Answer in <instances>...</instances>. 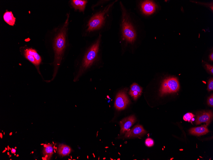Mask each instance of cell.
Here are the masks:
<instances>
[{
	"label": "cell",
	"mask_w": 213,
	"mask_h": 160,
	"mask_svg": "<svg viewBox=\"0 0 213 160\" xmlns=\"http://www.w3.org/2000/svg\"><path fill=\"white\" fill-rule=\"evenodd\" d=\"M117 160H120V158H118V159H117Z\"/></svg>",
	"instance_id": "cell-32"
},
{
	"label": "cell",
	"mask_w": 213,
	"mask_h": 160,
	"mask_svg": "<svg viewBox=\"0 0 213 160\" xmlns=\"http://www.w3.org/2000/svg\"><path fill=\"white\" fill-rule=\"evenodd\" d=\"M180 86L177 78L168 77L163 81L160 90V96L174 93L178 91Z\"/></svg>",
	"instance_id": "cell-5"
},
{
	"label": "cell",
	"mask_w": 213,
	"mask_h": 160,
	"mask_svg": "<svg viewBox=\"0 0 213 160\" xmlns=\"http://www.w3.org/2000/svg\"><path fill=\"white\" fill-rule=\"evenodd\" d=\"M129 94L132 97H133L134 100H136L138 99V98L139 96H140L141 95V94L139 93V92L136 91H134L133 92L130 91Z\"/></svg>",
	"instance_id": "cell-21"
},
{
	"label": "cell",
	"mask_w": 213,
	"mask_h": 160,
	"mask_svg": "<svg viewBox=\"0 0 213 160\" xmlns=\"http://www.w3.org/2000/svg\"><path fill=\"white\" fill-rule=\"evenodd\" d=\"M108 148V147H105V148Z\"/></svg>",
	"instance_id": "cell-34"
},
{
	"label": "cell",
	"mask_w": 213,
	"mask_h": 160,
	"mask_svg": "<svg viewBox=\"0 0 213 160\" xmlns=\"http://www.w3.org/2000/svg\"><path fill=\"white\" fill-rule=\"evenodd\" d=\"M1 138H2V134H1Z\"/></svg>",
	"instance_id": "cell-28"
},
{
	"label": "cell",
	"mask_w": 213,
	"mask_h": 160,
	"mask_svg": "<svg viewBox=\"0 0 213 160\" xmlns=\"http://www.w3.org/2000/svg\"><path fill=\"white\" fill-rule=\"evenodd\" d=\"M65 21L51 32V39L54 52L53 74L52 81L58 73L68 45V30L70 14L67 13Z\"/></svg>",
	"instance_id": "cell-2"
},
{
	"label": "cell",
	"mask_w": 213,
	"mask_h": 160,
	"mask_svg": "<svg viewBox=\"0 0 213 160\" xmlns=\"http://www.w3.org/2000/svg\"><path fill=\"white\" fill-rule=\"evenodd\" d=\"M93 155H94V157L95 158V155H94V153H93Z\"/></svg>",
	"instance_id": "cell-29"
},
{
	"label": "cell",
	"mask_w": 213,
	"mask_h": 160,
	"mask_svg": "<svg viewBox=\"0 0 213 160\" xmlns=\"http://www.w3.org/2000/svg\"><path fill=\"white\" fill-rule=\"evenodd\" d=\"M24 55L26 59L30 61L36 67H37L39 66L37 63L36 59L33 56L25 52H24Z\"/></svg>",
	"instance_id": "cell-18"
},
{
	"label": "cell",
	"mask_w": 213,
	"mask_h": 160,
	"mask_svg": "<svg viewBox=\"0 0 213 160\" xmlns=\"http://www.w3.org/2000/svg\"><path fill=\"white\" fill-rule=\"evenodd\" d=\"M146 133L142 126L138 125L134 127L131 130L126 133L125 137L129 138L138 137L143 135Z\"/></svg>",
	"instance_id": "cell-11"
},
{
	"label": "cell",
	"mask_w": 213,
	"mask_h": 160,
	"mask_svg": "<svg viewBox=\"0 0 213 160\" xmlns=\"http://www.w3.org/2000/svg\"><path fill=\"white\" fill-rule=\"evenodd\" d=\"M130 100L124 91H121L117 94L114 102V107L118 110L125 109L130 103Z\"/></svg>",
	"instance_id": "cell-6"
},
{
	"label": "cell",
	"mask_w": 213,
	"mask_h": 160,
	"mask_svg": "<svg viewBox=\"0 0 213 160\" xmlns=\"http://www.w3.org/2000/svg\"><path fill=\"white\" fill-rule=\"evenodd\" d=\"M88 157V156H87V158H88V159H89V157Z\"/></svg>",
	"instance_id": "cell-30"
},
{
	"label": "cell",
	"mask_w": 213,
	"mask_h": 160,
	"mask_svg": "<svg viewBox=\"0 0 213 160\" xmlns=\"http://www.w3.org/2000/svg\"><path fill=\"white\" fill-rule=\"evenodd\" d=\"M212 113L211 111L198 113L197 114L196 124H200L205 122L206 123V125L207 126L212 121Z\"/></svg>",
	"instance_id": "cell-9"
},
{
	"label": "cell",
	"mask_w": 213,
	"mask_h": 160,
	"mask_svg": "<svg viewBox=\"0 0 213 160\" xmlns=\"http://www.w3.org/2000/svg\"><path fill=\"white\" fill-rule=\"evenodd\" d=\"M207 90L208 92L213 90V79L212 78L210 79L208 82Z\"/></svg>",
	"instance_id": "cell-23"
},
{
	"label": "cell",
	"mask_w": 213,
	"mask_h": 160,
	"mask_svg": "<svg viewBox=\"0 0 213 160\" xmlns=\"http://www.w3.org/2000/svg\"><path fill=\"white\" fill-rule=\"evenodd\" d=\"M117 1H111L93 10L91 14L84 18L81 28L82 37L89 39L96 37L110 30L113 20V9Z\"/></svg>",
	"instance_id": "cell-1"
},
{
	"label": "cell",
	"mask_w": 213,
	"mask_h": 160,
	"mask_svg": "<svg viewBox=\"0 0 213 160\" xmlns=\"http://www.w3.org/2000/svg\"><path fill=\"white\" fill-rule=\"evenodd\" d=\"M102 35L100 34L92 41L86 42V46L76 61V75L74 81L96 65L99 60V52L102 42Z\"/></svg>",
	"instance_id": "cell-3"
},
{
	"label": "cell",
	"mask_w": 213,
	"mask_h": 160,
	"mask_svg": "<svg viewBox=\"0 0 213 160\" xmlns=\"http://www.w3.org/2000/svg\"><path fill=\"white\" fill-rule=\"evenodd\" d=\"M3 19L4 21L10 26H14L15 23L16 18L12 12H6L4 14Z\"/></svg>",
	"instance_id": "cell-13"
},
{
	"label": "cell",
	"mask_w": 213,
	"mask_h": 160,
	"mask_svg": "<svg viewBox=\"0 0 213 160\" xmlns=\"http://www.w3.org/2000/svg\"><path fill=\"white\" fill-rule=\"evenodd\" d=\"M136 118L134 115H132L122 120L120 122L121 126V134H122L127 131L136 122Z\"/></svg>",
	"instance_id": "cell-10"
},
{
	"label": "cell",
	"mask_w": 213,
	"mask_h": 160,
	"mask_svg": "<svg viewBox=\"0 0 213 160\" xmlns=\"http://www.w3.org/2000/svg\"><path fill=\"white\" fill-rule=\"evenodd\" d=\"M11 134H12V133H10V135H11Z\"/></svg>",
	"instance_id": "cell-31"
},
{
	"label": "cell",
	"mask_w": 213,
	"mask_h": 160,
	"mask_svg": "<svg viewBox=\"0 0 213 160\" xmlns=\"http://www.w3.org/2000/svg\"><path fill=\"white\" fill-rule=\"evenodd\" d=\"M142 90V88L136 83H134L130 87V91L133 92L134 91H136L141 94Z\"/></svg>",
	"instance_id": "cell-19"
},
{
	"label": "cell",
	"mask_w": 213,
	"mask_h": 160,
	"mask_svg": "<svg viewBox=\"0 0 213 160\" xmlns=\"http://www.w3.org/2000/svg\"><path fill=\"white\" fill-rule=\"evenodd\" d=\"M154 144V141L150 138H148L145 141V144L148 147H151L153 146Z\"/></svg>",
	"instance_id": "cell-22"
},
{
	"label": "cell",
	"mask_w": 213,
	"mask_h": 160,
	"mask_svg": "<svg viewBox=\"0 0 213 160\" xmlns=\"http://www.w3.org/2000/svg\"><path fill=\"white\" fill-rule=\"evenodd\" d=\"M88 3V0H71L69 4L75 11L84 14Z\"/></svg>",
	"instance_id": "cell-8"
},
{
	"label": "cell",
	"mask_w": 213,
	"mask_h": 160,
	"mask_svg": "<svg viewBox=\"0 0 213 160\" xmlns=\"http://www.w3.org/2000/svg\"><path fill=\"white\" fill-rule=\"evenodd\" d=\"M140 7L141 11L144 14L149 16L155 12L157 6L153 1H145L141 3Z\"/></svg>",
	"instance_id": "cell-7"
},
{
	"label": "cell",
	"mask_w": 213,
	"mask_h": 160,
	"mask_svg": "<svg viewBox=\"0 0 213 160\" xmlns=\"http://www.w3.org/2000/svg\"><path fill=\"white\" fill-rule=\"evenodd\" d=\"M111 2L110 1L108 0H101L97 1L96 3L92 4L91 7V9L92 11L96 9L97 8H100L101 7L107 5Z\"/></svg>",
	"instance_id": "cell-17"
},
{
	"label": "cell",
	"mask_w": 213,
	"mask_h": 160,
	"mask_svg": "<svg viewBox=\"0 0 213 160\" xmlns=\"http://www.w3.org/2000/svg\"><path fill=\"white\" fill-rule=\"evenodd\" d=\"M189 133L194 135L200 136L206 134L209 132L207 126L205 125L199 127H193L189 130Z\"/></svg>",
	"instance_id": "cell-12"
},
{
	"label": "cell",
	"mask_w": 213,
	"mask_h": 160,
	"mask_svg": "<svg viewBox=\"0 0 213 160\" xmlns=\"http://www.w3.org/2000/svg\"><path fill=\"white\" fill-rule=\"evenodd\" d=\"M58 149V153L62 156L69 155L71 152L70 147L64 145H59Z\"/></svg>",
	"instance_id": "cell-14"
},
{
	"label": "cell",
	"mask_w": 213,
	"mask_h": 160,
	"mask_svg": "<svg viewBox=\"0 0 213 160\" xmlns=\"http://www.w3.org/2000/svg\"><path fill=\"white\" fill-rule=\"evenodd\" d=\"M111 160H113V159H111Z\"/></svg>",
	"instance_id": "cell-35"
},
{
	"label": "cell",
	"mask_w": 213,
	"mask_h": 160,
	"mask_svg": "<svg viewBox=\"0 0 213 160\" xmlns=\"http://www.w3.org/2000/svg\"><path fill=\"white\" fill-rule=\"evenodd\" d=\"M205 67H206V69L211 74L213 75V67L212 65H210L208 64H206L205 65Z\"/></svg>",
	"instance_id": "cell-24"
},
{
	"label": "cell",
	"mask_w": 213,
	"mask_h": 160,
	"mask_svg": "<svg viewBox=\"0 0 213 160\" xmlns=\"http://www.w3.org/2000/svg\"><path fill=\"white\" fill-rule=\"evenodd\" d=\"M54 148L52 145H47L45 147L43 151V154L45 158L48 160L50 159L53 154Z\"/></svg>",
	"instance_id": "cell-16"
},
{
	"label": "cell",
	"mask_w": 213,
	"mask_h": 160,
	"mask_svg": "<svg viewBox=\"0 0 213 160\" xmlns=\"http://www.w3.org/2000/svg\"><path fill=\"white\" fill-rule=\"evenodd\" d=\"M105 158H103V159H105Z\"/></svg>",
	"instance_id": "cell-33"
},
{
	"label": "cell",
	"mask_w": 213,
	"mask_h": 160,
	"mask_svg": "<svg viewBox=\"0 0 213 160\" xmlns=\"http://www.w3.org/2000/svg\"><path fill=\"white\" fill-rule=\"evenodd\" d=\"M16 152V150L15 149H13L12 148V149L11 150V152L12 153L15 154V153Z\"/></svg>",
	"instance_id": "cell-27"
},
{
	"label": "cell",
	"mask_w": 213,
	"mask_h": 160,
	"mask_svg": "<svg viewBox=\"0 0 213 160\" xmlns=\"http://www.w3.org/2000/svg\"><path fill=\"white\" fill-rule=\"evenodd\" d=\"M25 52L33 56L36 59L38 66L39 65L41 62L42 58L36 50L32 49V48H28L25 50Z\"/></svg>",
	"instance_id": "cell-15"
},
{
	"label": "cell",
	"mask_w": 213,
	"mask_h": 160,
	"mask_svg": "<svg viewBox=\"0 0 213 160\" xmlns=\"http://www.w3.org/2000/svg\"><path fill=\"white\" fill-rule=\"evenodd\" d=\"M207 104L209 105L211 107L213 106V94L208 98Z\"/></svg>",
	"instance_id": "cell-25"
},
{
	"label": "cell",
	"mask_w": 213,
	"mask_h": 160,
	"mask_svg": "<svg viewBox=\"0 0 213 160\" xmlns=\"http://www.w3.org/2000/svg\"><path fill=\"white\" fill-rule=\"evenodd\" d=\"M121 16L119 29V39L122 42L133 45L138 39V33L132 17L122 2H120Z\"/></svg>",
	"instance_id": "cell-4"
},
{
	"label": "cell",
	"mask_w": 213,
	"mask_h": 160,
	"mask_svg": "<svg viewBox=\"0 0 213 160\" xmlns=\"http://www.w3.org/2000/svg\"><path fill=\"white\" fill-rule=\"evenodd\" d=\"M194 116V115L192 113H187L183 116V119L185 121L189 122L192 121V119Z\"/></svg>",
	"instance_id": "cell-20"
},
{
	"label": "cell",
	"mask_w": 213,
	"mask_h": 160,
	"mask_svg": "<svg viewBox=\"0 0 213 160\" xmlns=\"http://www.w3.org/2000/svg\"><path fill=\"white\" fill-rule=\"evenodd\" d=\"M209 58L210 60L211 61H213V53L212 52V53L211 54H210L209 56Z\"/></svg>",
	"instance_id": "cell-26"
}]
</instances>
